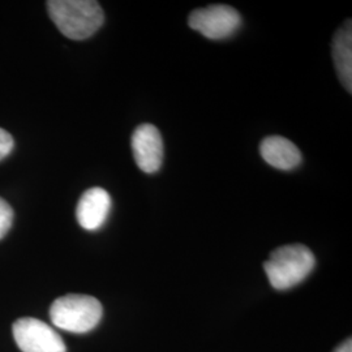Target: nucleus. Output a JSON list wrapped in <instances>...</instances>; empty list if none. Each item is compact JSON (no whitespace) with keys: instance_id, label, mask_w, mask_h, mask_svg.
Listing matches in <instances>:
<instances>
[{"instance_id":"1a4fd4ad","label":"nucleus","mask_w":352,"mask_h":352,"mask_svg":"<svg viewBox=\"0 0 352 352\" xmlns=\"http://www.w3.org/2000/svg\"><path fill=\"white\" fill-rule=\"evenodd\" d=\"M333 59L343 87L352 91V28L351 21L342 26L333 39Z\"/></svg>"},{"instance_id":"9b49d317","label":"nucleus","mask_w":352,"mask_h":352,"mask_svg":"<svg viewBox=\"0 0 352 352\" xmlns=\"http://www.w3.org/2000/svg\"><path fill=\"white\" fill-rule=\"evenodd\" d=\"M13 146H14V141H13L11 133H8L6 129L0 128V161L11 154Z\"/></svg>"},{"instance_id":"f03ea898","label":"nucleus","mask_w":352,"mask_h":352,"mask_svg":"<svg viewBox=\"0 0 352 352\" xmlns=\"http://www.w3.org/2000/svg\"><path fill=\"white\" fill-rule=\"evenodd\" d=\"M312 251L302 244L279 247L264 264L265 273L276 289H289L302 283L315 269Z\"/></svg>"},{"instance_id":"423d86ee","label":"nucleus","mask_w":352,"mask_h":352,"mask_svg":"<svg viewBox=\"0 0 352 352\" xmlns=\"http://www.w3.org/2000/svg\"><path fill=\"white\" fill-rule=\"evenodd\" d=\"M132 151L140 170L157 173L164 161V141L160 131L151 124H141L132 135Z\"/></svg>"},{"instance_id":"39448f33","label":"nucleus","mask_w":352,"mask_h":352,"mask_svg":"<svg viewBox=\"0 0 352 352\" xmlns=\"http://www.w3.org/2000/svg\"><path fill=\"white\" fill-rule=\"evenodd\" d=\"M13 337L23 352H67L62 337L46 322L24 317L12 327Z\"/></svg>"},{"instance_id":"0eeeda50","label":"nucleus","mask_w":352,"mask_h":352,"mask_svg":"<svg viewBox=\"0 0 352 352\" xmlns=\"http://www.w3.org/2000/svg\"><path fill=\"white\" fill-rule=\"evenodd\" d=\"M110 209L111 197L109 192L100 187H94L85 190L80 197L76 208V218L82 228L96 231L104 225Z\"/></svg>"},{"instance_id":"f8f14e48","label":"nucleus","mask_w":352,"mask_h":352,"mask_svg":"<svg viewBox=\"0 0 352 352\" xmlns=\"http://www.w3.org/2000/svg\"><path fill=\"white\" fill-rule=\"evenodd\" d=\"M334 352H352L351 338H349V340H344V342L340 344L338 349H336V351Z\"/></svg>"},{"instance_id":"20e7f679","label":"nucleus","mask_w":352,"mask_h":352,"mask_svg":"<svg viewBox=\"0 0 352 352\" xmlns=\"http://www.w3.org/2000/svg\"><path fill=\"white\" fill-rule=\"evenodd\" d=\"M188 24L204 37L219 41L231 37L241 25L236 10L226 4H214L195 10L189 14Z\"/></svg>"},{"instance_id":"9d476101","label":"nucleus","mask_w":352,"mask_h":352,"mask_svg":"<svg viewBox=\"0 0 352 352\" xmlns=\"http://www.w3.org/2000/svg\"><path fill=\"white\" fill-rule=\"evenodd\" d=\"M13 223V209L8 202L0 197V240L3 239Z\"/></svg>"},{"instance_id":"7ed1b4c3","label":"nucleus","mask_w":352,"mask_h":352,"mask_svg":"<svg viewBox=\"0 0 352 352\" xmlns=\"http://www.w3.org/2000/svg\"><path fill=\"white\" fill-rule=\"evenodd\" d=\"M101 302L89 295L69 294L58 298L51 304L52 324L62 330L82 334L97 327L101 321Z\"/></svg>"},{"instance_id":"6e6552de","label":"nucleus","mask_w":352,"mask_h":352,"mask_svg":"<svg viewBox=\"0 0 352 352\" xmlns=\"http://www.w3.org/2000/svg\"><path fill=\"white\" fill-rule=\"evenodd\" d=\"M260 153L265 162L274 168L289 171L302 164V153L289 140L280 136H270L263 140Z\"/></svg>"},{"instance_id":"f257e3e1","label":"nucleus","mask_w":352,"mask_h":352,"mask_svg":"<svg viewBox=\"0 0 352 352\" xmlns=\"http://www.w3.org/2000/svg\"><path fill=\"white\" fill-rule=\"evenodd\" d=\"M47 11L60 33L75 41L91 37L104 21L100 3L93 0H50Z\"/></svg>"}]
</instances>
